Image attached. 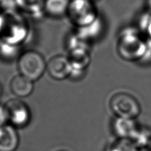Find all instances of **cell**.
<instances>
[{
    "instance_id": "obj_1",
    "label": "cell",
    "mask_w": 151,
    "mask_h": 151,
    "mask_svg": "<svg viewBox=\"0 0 151 151\" xmlns=\"http://www.w3.org/2000/svg\"><path fill=\"white\" fill-rule=\"evenodd\" d=\"M149 42L144 39L137 29H125L118 39V53L125 60H144L149 50Z\"/></svg>"
},
{
    "instance_id": "obj_2",
    "label": "cell",
    "mask_w": 151,
    "mask_h": 151,
    "mask_svg": "<svg viewBox=\"0 0 151 151\" xmlns=\"http://www.w3.org/2000/svg\"><path fill=\"white\" fill-rule=\"evenodd\" d=\"M17 68L20 74L34 82L39 80L47 70V63L39 52L27 50L19 58Z\"/></svg>"
},
{
    "instance_id": "obj_3",
    "label": "cell",
    "mask_w": 151,
    "mask_h": 151,
    "mask_svg": "<svg viewBox=\"0 0 151 151\" xmlns=\"http://www.w3.org/2000/svg\"><path fill=\"white\" fill-rule=\"evenodd\" d=\"M109 107L117 117L135 119L141 112L139 101L130 94L123 92L117 93L111 97Z\"/></svg>"
},
{
    "instance_id": "obj_4",
    "label": "cell",
    "mask_w": 151,
    "mask_h": 151,
    "mask_svg": "<svg viewBox=\"0 0 151 151\" xmlns=\"http://www.w3.org/2000/svg\"><path fill=\"white\" fill-rule=\"evenodd\" d=\"M67 14L80 28L91 25L98 19L95 7L90 0H71Z\"/></svg>"
},
{
    "instance_id": "obj_5",
    "label": "cell",
    "mask_w": 151,
    "mask_h": 151,
    "mask_svg": "<svg viewBox=\"0 0 151 151\" xmlns=\"http://www.w3.org/2000/svg\"><path fill=\"white\" fill-rule=\"evenodd\" d=\"M8 113L9 122L16 129L27 126L31 119V113L25 102L20 99H12L5 105Z\"/></svg>"
},
{
    "instance_id": "obj_6",
    "label": "cell",
    "mask_w": 151,
    "mask_h": 151,
    "mask_svg": "<svg viewBox=\"0 0 151 151\" xmlns=\"http://www.w3.org/2000/svg\"><path fill=\"white\" fill-rule=\"evenodd\" d=\"M47 70L56 80H63L71 75L72 66L68 57L59 55L54 56L47 63Z\"/></svg>"
},
{
    "instance_id": "obj_7",
    "label": "cell",
    "mask_w": 151,
    "mask_h": 151,
    "mask_svg": "<svg viewBox=\"0 0 151 151\" xmlns=\"http://www.w3.org/2000/svg\"><path fill=\"white\" fill-rule=\"evenodd\" d=\"M19 145L17 129L11 124L0 127V151H15Z\"/></svg>"
},
{
    "instance_id": "obj_8",
    "label": "cell",
    "mask_w": 151,
    "mask_h": 151,
    "mask_svg": "<svg viewBox=\"0 0 151 151\" xmlns=\"http://www.w3.org/2000/svg\"><path fill=\"white\" fill-rule=\"evenodd\" d=\"M139 127L135 119L117 117L112 125L113 133L118 139H132Z\"/></svg>"
},
{
    "instance_id": "obj_9",
    "label": "cell",
    "mask_w": 151,
    "mask_h": 151,
    "mask_svg": "<svg viewBox=\"0 0 151 151\" xmlns=\"http://www.w3.org/2000/svg\"><path fill=\"white\" fill-rule=\"evenodd\" d=\"M9 87L12 92L17 98H24L33 93L34 82L19 74L12 78Z\"/></svg>"
},
{
    "instance_id": "obj_10",
    "label": "cell",
    "mask_w": 151,
    "mask_h": 151,
    "mask_svg": "<svg viewBox=\"0 0 151 151\" xmlns=\"http://www.w3.org/2000/svg\"><path fill=\"white\" fill-rule=\"evenodd\" d=\"M70 0H45L46 13L52 17H60L67 14Z\"/></svg>"
},
{
    "instance_id": "obj_11",
    "label": "cell",
    "mask_w": 151,
    "mask_h": 151,
    "mask_svg": "<svg viewBox=\"0 0 151 151\" xmlns=\"http://www.w3.org/2000/svg\"><path fill=\"white\" fill-rule=\"evenodd\" d=\"M131 140H133L140 149L142 148L150 147L151 130L145 127H139Z\"/></svg>"
},
{
    "instance_id": "obj_12",
    "label": "cell",
    "mask_w": 151,
    "mask_h": 151,
    "mask_svg": "<svg viewBox=\"0 0 151 151\" xmlns=\"http://www.w3.org/2000/svg\"><path fill=\"white\" fill-rule=\"evenodd\" d=\"M106 151H140V149L130 139H118L107 148Z\"/></svg>"
},
{
    "instance_id": "obj_13",
    "label": "cell",
    "mask_w": 151,
    "mask_h": 151,
    "mask_svg": "<svg viewBox=\"0 0 151 151\" xmlns=\"http://www.w3.org/2000/svg\"><path fill=\"white\" fill-rule=\"evenodd\" d=\"M7 122H9V117L6 107L0 105V127L7 125Z\"/></svg>"
},
{
    "instance_id": "obj_14",
    "label": "cell",
    "mask_w": 151,
    "mask_h": 151,
    "mask_svg": "<svg viewBox=\"0 0 151 151\" xmlns=\"http://www.w3.org/2000/svg\"><path fill=\"white\" fill-rule=\"evenodd\" d=\"M146 33L148 35V36L150 37V39L151 40V14L150 16L149 24H148V26H147V28L146 30Z\"/></svg>"
},
{
    "instance_id": "obj_15",
    "label": "cell",
    "mask_w": 151,
    "mask_h": 151,
    "mask_svg": "<svg viewBox=\"0 0 151 151\" xmlns=\"http://www.w3.org/2000/svg\"><path fill=\"white\" fill-rule=\"evenodd\" d=\"M147 4L148 7H149V9H150V11L151 12V0H147Z\"/></svg>"
},
{
    "instance_id": "obj_16",
    "label": "cell",
    "mask_w": 151,
    "mask_h": 151,
    "mask_svg": "<svg viewBox=\"0 0 151 151\" xmlns=\"http://www.w3.org/2000/svg\"><path fill=\"white\" fill-rule=\"evenodd\" d=\"M1 95H2V87L1 84H0V98H1Z\"/></svg>"
},
{
    "instance_id": "obj_17",
    "label": "cell",
    "mask_w": 151,
    "mask_h": 151,
    "mask_svg": "<svg viewBox=\"0 0 151 151\" xmlns=\"http://www.w3.org/2000/svg\"><path fill=\"white\" fill-rule=\"evenodd\" d=\"M58 151H67V150H58Z\"/></svg>"
},
{
    "instance_id": "obj_18",
    "label": "cell",
    "mask_w": 151,
    "mask_h": 151,
    "mask_svg": "<svg viewBox=\"0 0 151 151\" xmlns=\"http://www.w3.org/2000/svg\"><path fill=\"white\" fill-rule=\"evenodd\" d=\"M90 1H93V0H90Z\"/></svg>"
}]
</instances>
